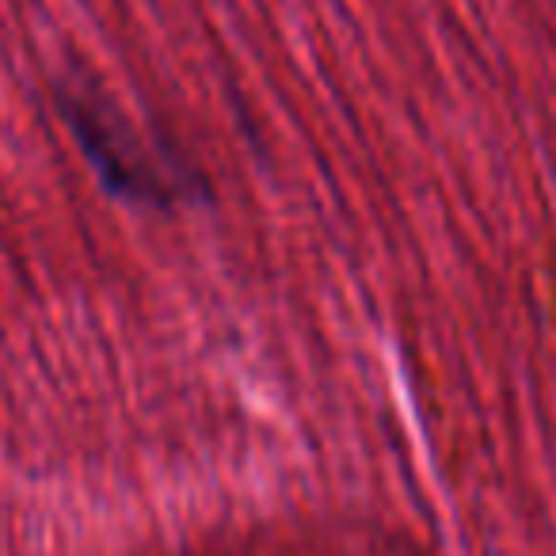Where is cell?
<instances>
[{
	"label": "cell",
	"mask_w": 556,
	"mask_h": 556,
	"mask_svg": "<svg viewBox=\"0 0 556 556\" xmlns=\"http://www.w3.org/2000/svg\"><path fill=\"white\" fill-rule=\"evenodd\" d=\"M58 100H62L65 123L92 161L96 176L118 199L146 202V206H172V202H187L202 187L199 172L187 168L176 153L156 149L103 96L65 88Z\"/></svg>",
	"instance_id": "cell-1"
}]
</instances>
